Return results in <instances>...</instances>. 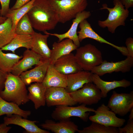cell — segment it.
Listing matches in <instances>:
<instances>
[{"instance_id": "6da1fadb", "label": "cell", "mask_w": 133, "mask_h": 133, "mask_svg": "<svg viewBox=\"0 0 133 133\" xmlns=\"http://www.w3.org/2000/svg\"><path fill=\"white\" fill-rule=\"evenodd\" d=\"M27 14L33 28L44 33L54 29L59 22L49 0H35Z\"/></svg>"}, {"instance_id": "7a4b0ae2", "label": "cell", "mask_w": 133, "mask_h": 133, "mask_svg": "<svg viewBox=\"0 0 133 133\" xmlns=\"http://www.w3.org/2000/svg\"><path fill=\"white\" fill-rule=\"evenodd\" d=\"M28 94L26 85L19 76L8 73L4 88L0 93V97L6 101L19 106L29 101Z\"/></svg>"}, {"instance_id": "3957f363", "label": "cell", "mask_w": 133, "mask_h": 133, "mask_svg": "<svg viewBox=\"0 0 133 133\" xmlns=\"http://www.w3.org/2000/svg\"><path fill=\"white\" fill-rule=\"evenodd\" d=\"M58 15L59 22L64 23L84 10L87 0H49Z\"/></svg>"}, {"instance_id": "277c9868", "label": "cell", "mask_w": 133, "mask_h": 133, "mask_svg": "<svg viewBox=\"0 0 133 133\" xmlns=\"http://www.w3.org/2000/svg\"><path fill=\"white\" fill-rule=\"evenodd\" d=\"M114 6L113 8L108 7L106 4L102 5L100 10L106 9L109 12L107 18L103 21L99 20L98 24L100 27H107L109 32L112 33H115L118 27L125 26V21L128 17L129 11L126 9L119 0H113Z\"/></svg>"}, {"instance_id": "5b68a950", "label": "cell", "mask_w": 133, "mask_h": 133, "mask_svg": "<svg viewBox=\"0 0 133 133\" xmlns=\"http://www.w3.org/2000/svg\"><path fill=\"white\" fill-rule=\"evenodd\" d=\"M75 55L77 61L83 70L90 71L103 61L102 53L94 45L90 44L78 47Z\"/></svg>"}, {"instance_id": "8992f818", "label": "cell", "mask_w": 133, "mask_h": 133, "mask_svg": "<svg viewBox=\"0 0 133 133\" xmlns=\"http://www.w3.org/2000/svg\"><path fill=\"white\" fill-rule=\"evenodd\" d=\"M85 104L77 106L59 105L56 106L53 111L51 116L54 119L57 120H70L71 117H77L83 121H87L89 119V113L94 112V109L86 106Z\"/></svg>"}, {"instance_id": "52a82bcc", "label": "cell", "mask_w": 133, "mask_h": 133, "mask_svg": "<svg viewBox=\"0 0 133 133\" xmlns=\"http://www.w3.org/2000/svg\"><path fill=\"white\" fill-rule=\"evenodd\" d=\"M69 93L77 103L86 105L97 103L102 98L100 90L92 83H86L80 89Z\"/></svg>"}, {"instance_id": "ba28073f", "label": "cell", "mask_w": 133, "mask_h": 133, "mask_svg": "<svg viewBox=\"0 0 133 133\" xmlns=\"http://www.w3.org/2000/svg\"><path fill=\"white\" fill-rule=\"evenodd\" d=\"M107 106L116 114L125 116L133 108V91L118 93L113 91Z\"/></svg>"}, {"instance_id": "9c48e42d", "label": "cell", "mask_w": 133, "mask_h": 133, "mask_svg": "<svg viewBox=\"0 0 133 133\" xmlns=\"http://www.w3.org/2000/svg\"><path fill=\"white\" fill-rule=\"evenodd\" d=\"M95 115L89 116V119L106 126L120 127L125 122V119L117 117L116 114L104 104H102L94 112Z\"/></svg>"}, {"instance_id": "30bf717a", "label": "cell", "mask_w": 133, "mask_h": 133, "mask_svg": "<svg viewBox=\"0 0 133 133\" xmlns=\"http://www.w3.org/2000/svg\"><path fill=\"white\" fill-rule=\"evenodd\" d=\"M133 66V57L128 56L125 60L117 62H109L103 60L100 65L93 68L90 72L100 76L114 72H129Z\"/></svg>"}, {"instance_id": "8fae6325", "label": "cell", "mask_w": 133, "mask_h": 133, "mask_svg": "<svg viewBox=\"0 0 133 133\" xmlns=\"http://www.w3.org/2000/svg\"><path fill=\"white\" fill-rule=\"evenodd\" d=\"M45 99L46 104L48 107L59 105L73 106L77 104L63 87L47 88Z\"/></svg>"}, {"instance_id": "7c38bea8", "label": "cell", "mask_w": 133, "mask_h": 133, "mask_svg": "<svg viewBox=\"0 0 133 133\" xmlns=\"http://www.w3.org/2000/svg\"><path fill=\"white\" fill-rule=\"evenodd\" d=\"M79 26L80 30L77 32V33L78 34V39L80 42L86 38L92 39L100 43L109 45L117 50L123 55L127 57L129 56L126 47L117 46L105 40L94 31L86 19L81 22Z\"/></svg>"}, {"instance_id": "4fadbf2b", "label": "cell", "mask_w": 133, "mask_h": 133, "mask_svg": "<svg viewBox=\"0 0 133 133\" xmlns=\"http://www.w3.org/2000/svg\"><path fill=\"white\" fill-rule=\"evenodd\" d=\"M45 59L31 50L27 49L24 52L22 59L15 65L11 73L15 75L19 76L33 66L39 65Z\"/></svg>"}, {"instance_id": "5bb4252c", "label": "cell", "mask_w": 133, "mask_h": 133, "mask_svg": "<svg viewBox=\"0 0 133 133\" xmlns=\"http://www.w3.org/2000/svg\"><path fill=\"white\" fill-rule=\"evenodd\" d=\"M91 15L90 12L85 10L78 14L73 20L72 24L69 29L64 33H48L47 31L44 33L56 37L58 39V42H60L66 38L69 39L73 41L76 46L78 47H79L80 46V42L78 39L77 32L78 27L81 22L89 17Z\"/></svg>"}, {"instance_id": "9a60e30c", "label": "cell", "mask_w": 133, "mask_h": 133, "mask_svg": "<svg viewBox=\"0 0 133 133\" xmlns=\"http://www.w3.org/2000/svg\"><path fill=\"white\" fill-rule=\"evenodd\" d=\"M50 64L49 59H45L41 64L30 70L24 72L19 76L26 85L33 82L42 83Z\"/></svg>"}, {"instance_id": "2e32d148", "label": "cell", "mask_w": 133, "mask_h": 133, "mask_svg": "<svg viewBox=\"0 0 133 133\" xmlns=\"http://www.w3.org/2000/svg\"><path fill=\"white\" fill-rule=\"evenodd\" d=\"M53 65L56 70L66 76L83 70L71 52L59 58Z\"/></svg>"}, {"instance_id": "e0dca14e", "label": "cell", "mask_w": 133, "mask_h": 133, "mask_svg": "<svg viewBox=\"0 0 133 133\" xmlns=\"http://www.w3.org/2000/svg\"><path fill=\"white\" fill-rule=\"evenodd\" d=\"M4 123L7 125L14 124L20 126L24 129L28 133H49L48 131L39 128L35 124L38 121L27 119L17 115L13 114L6 116L3 118Z\"/></svg>"}, {"instance_id": "ac0fdd59", "label": "cell", "mask_w": 133, "mask_h": 133, "mask_svg": "<svg viewBox=\"0 0 133 133\" xmlns=\"http://www.w3.org/2000/svg\"><path fill=\"white\" fill-rule=\"evenodd\" d=\"M92 73L90 71L82 70L76 73L66 76L67 84L65 88L70 93L80 89L85 83H92Z\"/></svg>"}, {"instance_id": "d6986e66", "label": "cell", "mask_w": 133, "mask_h": 133, "mask_svg": "<svg viewBox=\"0 0 133 133\" xmlns=\"http://www.w3.org/2000/svg\"><path fill=\"white\" fill-rule=\"evenodd\" d=\"M92 83L100 90L103 98L107 97V93L112 90L119 87L126 88L131 84L130 81L124 79L119 81H105L102 80L100 76L95 74L92 73Z\"/></svg>"}, {"instance_id": "ffe728a7", "label": "cell", "mask_w": 133, "mask_h": 133, "mask_svg": "<svg viewBox=\"0 0 133 133\" xmlns=\"http://www.w3.org/2000/svg\"><path fill=\"white\" fill-rule=\"evenodd\" d=\"M78 48L72 40L68 38L60 42H54L51 50L50 64H53L58 59L71 53Z\"/></svg>"}, {"instance_id": "44dd1931", "label": "cell", "mask_w": 133, "mask_h": 133, "mask_svg": "<svg viewBox=\"0 0 133 133\" xmlns=\"http://www.w3.org/2000/svg\"><path fill=\"white\" fill-rule=\"evenodd\" d=\"M40 126L42 128L54 133H74L79 130L78 126L70 120L56 122L52 120H47Z\"/></svg>"}, {"instance_id": "7402d4cb", "label": "cell", "mask_w": 133, "mask_h": 133, "mask_svg": "<svg viewBox=\"0 0 133 133\" xmlns=\"http://www.w3.org/2000/svg\"><path fill=\"white\" fill-rule=\"evenodd\" d=\"M43 34L35 32L33 37L31 50L40 55L44 59H50L51 50L49 47L47 40L50 35Z\"/></svg>"}, {"instance_id": "603a6c76", "label": "cell", "mask_w": 133, "mask_h": 133, "mask_svg": "<svg viewBox=\"0 0 133 133\" xmlns=\"http://www.w3.org/2000/svg\"><path fill=\"white\" fill-rule=\"evenodd\" d=\"M42 83L47 88L52 87L65 88L67 84V76L58 72L53 64H50Z\"/></svg>"}, {"instance_id": "cb8c5ba5", "label": "cell", "mask_w": 133, "mask_h": 133, "mask_svg": "<svg viewBox=\"0 0 133 133\" xmlns=\"http://www.w3.org/2000/svg\"><path fill=\"white\" fill-rule=\"evenodd\" d=\"M47 88L42 83L35 82L30 85L28 88L29 100L33 102L35 109L46 104L45 93Z\"/></svg>"}, {"instance_id": "d4e9b609", "label": "cell", "mask_w": 133, "mask_h": 133, "mask_svg": "<svg viewBox=\"0 0 133 133\" xmlns=\"http://www.w3.org/2000/svg\"><path fill=\"white\" fill-rule=\"evenodd\" d=\"M32 39L31 35L16 34L8 44L1 49L2 50L11 51L13 53H15L16 49L20 47L31 49Z\"/></svg>"}, {"instance_id": "484cf974", "label": "cell", "mask_w": 133, "mask_h": 133, "mask_svg": "<svg viewBox=\"0 0 133 133\" xmlns=\"http://www.w3.org/2000/svg\"><path fill=\"white\" fill-rule=\"evenodd\" d=\"M19 106L14 103L6 101L0 97V116L5 115L9 116L16 114L27 118L31 115V111L22 110Z\"/></svg>"}, {"instance_id": "4316f807", "label": "cell", "mask_w": 133, "mask_h": 133, "mask_svg": "<svg viewBox=\"0 0 133 133\" xmlns=\"http://www.w3.org/2000/svg\"><path fill=\"white\" fill-rule=\"evenodd\" d=\"M0 49V69L4 72H11L14 66L22 56L15 53H5Z\"/></svg>"}, {"instance_id": "83f0119b", "label": "cell", "mask_w": 133, "mask_h": 133, "mask_svg": "<svg viewBox=\"0 0 133 133\" xmlns=\"http://www.w3.org/2000/svg\"><path fill=\"white\" fill-rule=\"evenodd\" d=\"M12 23L10 18L0 24V49L8 44L16 35L12 29Z\"/></svg>"}, {"instance_id": "f1b7e54d", "label": "cell", "mask_w": 133, "mask_h": 133, "mask_svg": "<svg viewBox=\"0 0 133 133\" xmlns=\"http://www.w3.org/2000/svg\"><path fill=\"white\" fill-rule=\"evenodd\" d=\"M35 0H31L18 9L13 10L10 9L6 17L7 18L10 17L11 19L12 23V29L13 31L15 32L18 22L31 8Z\"/></svg>"}, {"instance_id": "f546056e", "label": "cell", "mask_w": 133, "mask_h": 133, "mask_svg": "<svg viewBox=\"0 0 133 133\" xmlns=\"http://www.w3.org/2000/svg\"><path fill=\"white\" fill-rule=\"evenodd\" d=\"M89 126L78 130L79 133H118V128L113 127L106 126L99 123L92 122Z\"/></svg>"}, {"instance_id": "4dcf8cb0", "label": "cell", "mask_w": 133, "mask_h": 133, "mask_svg": "<svg viewBox=\"0 0 133 133\" xmlns=\"http://www.w3.org/2000/svg\"><path fill=\"white\" fill-rule=\"evenodd\" d=\"M27 13L18 21L15 32L16 34H28L32 35L35 32Z\"/></svg>"}, {"instance_id": "1f68e13d", "label": "cell", "mask_w": 133, "mask_h": 133, "mask_svg": "<svg viewBox=\"0 0 133 133\" xmlns=\"http://www.w3.org/2000/svg\"><path fill=\"white\" fill-rule=\"evenodd\" d=\"M10 0H0L1 8L0 15L6 17L10 8L9 3Z\"/></svg>"}, {"instance_id": "d6a6232c", "label": "cell", "mask_w": 133, "mask_h": 133, "mask_svg": "<svg viewBox=\"0 0 133 133\" xmlns=\"http://www.w3.org/2000/svg\"><path fill=\"white\" fill-rule=\"evenodd\" d=\"M118 133H133V120H128L127 124L123 128H118Z\"/></svg>"}, {"instance_id": "836d02e7", "label": "cell", "mask_w": 133, "mask_h": 133, "mask_svg": "<svg viewBox=\"0 0 133 133\" xmlns=\"http://www.w3.org/2000/svg\"><path fill=\"white\" fill-rule=\"evenodd\" d=\"M129 56L133 57V39L131 37L127 38L125 41Z\"/></svg>"}, {"instance_id": "e575fe53", "label": "cell", "mask_w": 133, "mask_h": 133, "mask_svg": "<svg viewBox=\"0 0 133 133\" xmlns=\"http://www.w3.org/2000/svg\"><path fill=\"white\" fill-rule=\"evenodd\" d=\"M8 73L5 72L0 69V93L4 89L5 82Z\"/></svg>"}, {"instance_id": "d590c367", "label": "cell", "mask_w": 133, "mask_h": 133, "mask_svg": "<svg viewBox=\"0 0 133 133\" xmlns=\"http://www.w3.org/2000/svg\"><path fill=\"white\" fill-rule=\"evenodd\" d=\"M31 0H16L15 3L10 9L13 10L18 9L28 3Z\"/></svg>"}, {"instance_id": "8d00e7d4", "label": "cell", "mask_w": 133, "mask_h": 133, "mask_svg": "<svg viewBox=\"0 0 133 133\" xmlns=\"http://www.w3.org/2000/svg\"><path fill=\"white\" fill-rule=\"evenodd\" d=\"M126 9H128L133 6V0H119Z\"/></svg>"}, {"instance_id": "74e56055", "label": "cell", "mask_w": 133, "mask_h": 133, "mask_svg": "<svg viewBox=\"0 0 133 133\" xmlns=\"http://www.w3.org/2000/svg\"><path fill=\"white\" fill-rule=\"evenodd\" d=\"M4 123L0 124V133H7L11 129V127L8 126Z\"/></svg>"}, {"instance_id": "f35d334b", "label": "cell", "mask_w": 133, "mask_h": 133, "mask_svg": "<svg viewBox=\"0 0 133 133\" xmlns=\"http://www.w3.org/2000/svg\"><path fill=\"white\" fill-rule=\"evenodd\" d=\"M130 114L129 116V119L128 120L131 121L133 120V108L130 111Z\"/></svg>"}, {"instance_id": "ab89813d", "label": "cell", "mask_w": 133, "mask_h": 133, "mask_svg": "<svg viewBox=\"0 0 133 133\" xmlns=\"http://www.w3.org/2000/svg\"><path fill=\"white\" fill-rule=\"evenodd\" d=\"M7 18L6 17L1 16L0 15V24L3 23Z\"/></svg>"}, {"instance_id": "60d3db41", "label": "cell", "mask_w": 133, "mask_h": 133, "mask_svg": "<svg viewBox=\"0 0 133 133\" xmlns=\"http://www.w3.org/2000/svg\"><path fill=\"white\" fill-rule=\"evenodd\" d=\"M0 11H1V9H0Z\"/></svg>"}, {"instance_id": "b9f144b4", "label": "cell", "mask_w": 133, "mask_h": 133, "mask_svg": "<svg viewBox=\"0 0 133 133\" xmlns=\"http://www.w3.org/2000/svg\"><path fill=\"white\" fill-rule=\"evenodd\" d=\"M100 0H99V1Z\"/></svg>"}]
</instances>
